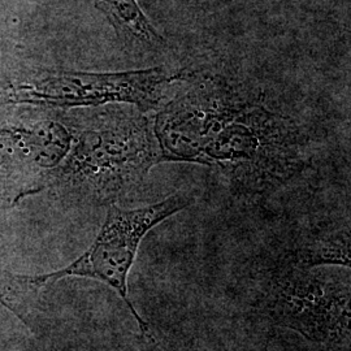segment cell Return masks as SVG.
I'll return each mask as SVG.
<instances>
[{"mask_svg": "<svg viewBox=\"0 0 351 351\" xmlns=\"http://www.w3.org/2000/svg\"><path fill=\"white\" fill-rule=\"evenodd\" d=\"M71 113L72 147L45 191L75 206H112L164 163L152 117L129 104Z\"/></svg>", "mask_w": 351, "mask_h": 351, "instance_id": "cell-1", "label": "cell"}, {"mask_svg": "<svg viewBox=\"0 0 351 351\" xmlns=\"http://www.w3.org/2000/svg\"><path fill=\"white\" fill-rule=\"evenodd\" d=\"M216 168L234 195H271L307 165V138L293 119L250 101L206 146L201 163Z\"/></svg>", "mask_w": 351, "mask_h": 351, "instance_id": "cell-2", "label": "cell"}, {"mask_svg": "<svg viewBox=\"0 0 351 351\" xmlns=\"http://www.w3.org/2000/svg\"><path fill=\"white\" fill-rule=\"evenodd\" d=\"M193 71L165 66L124 72H81L39 68L7 81L0 90L1 106H32L47 110L97 108L129 104L147 113L164 101L168 90Z\"/></svg>", "mask_w": 351, "mask_h": 351, "instance_id": "cell-3", "label": "cell"}, {"mask_svg": "<svg viewBox=\"0 0 351 351\" xmlns=\"http://www.w3.org/2000/svg\"><path fill=\"white\" fill-rule=\"evenodd\" d=\"M259 310L322 351H349L350 281L280 263L259 298Z\"/></svg>", "mask_w": 351, "mask_h": 351, "instance_id": "cell-4", "label": "cell"}, {"mask_svg": "<svg viewBox=\"0 0 351 351\" xmlns=\"http://www.w3.org/2000/svg\"><path fill=\"white\" fill-rule=\"evenodd\" d=\"M193 199L185 194H175L164 201L134 210L112 204L104 224L93 245L75 262L59 271L37 276H13L17 282L40 288L66 277H84L101 281L113 289L138 324L143 336L151 337L149 324L137 313L129 300L128 276L137 258L139 245L146 234L176 213L188 208Z\"/></svg>", "mask_w": 351, "mask_h": 351, "instance_id": "cell-5", "label": "cell"}, {"mask_svg": "<svg viewBox=\"0 0 351 351\" xmlns=\"http://www.w3.org/2000/svg\"><path fill=\"white\" fill-rule=\"evenodd\" d=\"M152 119L163 162L201 163L202 154L223 126L250 98L239 85L219 75H189Z\"/></svg>", "mask_w": 351, "mask_h": 351, "instance_id": "cell-6", "label": "cell"}, {"mask_svg": "<svg viewBox=\"0 0 351 351\" xmlns=\"http://www.w3.org/2000/svg\"><path fill=\"white\" fill-rule=\"evenodd\" d=\"M72 142L73 125L66 111L32 107L1 121L0 197L16 206L45 191Z\"/></svg>", "mask_w": 351, "mask_h": 351, "instance_id": "cell-7", "label": "cell"}, {"mask_svg": "<svg viewBox=\"0 0 351 351\" xmlns=\"http://www.w3.org/2000/svg\"><path fill=\"white\" fill-rule=\"evenodd\" d=\"M95 5L107 16L117 37L133 50H159L164 39L151 25L136 0H95Z\"/></svg>", "mask_w": 351, "mask_h": 351, "instance_id": "cell-8", "label": "cell"}, {"mask_svg": "<svg viewBox=\"0 0 351 351\" xmlns=\"http://www.w3.org/2000/svg\"><path fill=\"white\" fill-rule=\"evenodd\" d=\"M281 263L313 269L315 267H350V233L342 228L306 239L284 254Z\"/></svg>", "mask_w": 351, "mask_h": 351, "instance_id": "cell-9", "label": "cell"}, {"mask_svg": "<svg viewBox=\"0 0 351 351\" xmlns=\"http://www.w3.org/2000/svg\"><path fill=\"white\" fill-rule=\"evenodd\" d=\"M0 304H1V306H4L8 311H11V313H12V314L14 315L20 322H23L26 326H29L25 317H24V315L21 314V311H19V310L13 306V303L11 302V300L5 295V293H4L1 289H0Z\"/></svg>", "mask_w": 351, "mask_h": 351, "instance_id": "cell-10", "label": "cell"}]
</instances>
